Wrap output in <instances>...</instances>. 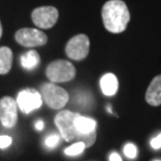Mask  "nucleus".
I'll list each match as a JSON object with an SVG mask.
<instances>
[{"mask_svg":"<svg viewBox=\"0 0 161 161\" xmlns=\"http://www.w3.org/2000/svg\"><path fill=\"white\" fill-rule=\"evenodd\" d=\"M102 18L108 31L112 34H120L128 26L130 12L122 0H109L102 8Z\"/></svg>","mask_w":161,"mask_h":161,"instance_id":"obj_1","label":"nucleus"},{"mask_svg":"<svg viewBox=\"0 0 161 161\" xmlns=\"http://www.w3.org/2000/svg\"><path fill=\"white\" fill-rule=\"evenodd\" d=\"M76 115H78V113H75V112L62 110L56 115L54 124H56L58 129H59L62 137L66 141H71L76 139L78 141L85 143L86 147H89L95 142L96 133L93 132V133L90 134H80L76 130L75 125Z\"/></svg>","mask_w":161,"mask_h":161,"instance_id":"obj_2","label":"nucleus"},{"mask_svg":"<svg viewBox=\"0 0 161 161\" xmlns=\"http://www.w3.org/2000/svg\"><path fill=\"white\" fill-rule=\"evenodd\" d=\"M42 99L51 109H62L69 101V94L62 87L54 83H45L41 88Z\"/></svg>","mask_w":161,"mask_h":161,"instance_id":"obj_3","label":"nucleus"},{"mask_svg":"<svg viewBox=\"0 0 161 161\" xmlns=\"http://www.w3.org/2000/svg\"><path fill=\"white\" fill-rule=\"evenodd\" d=\"M75 67L69 61L57 60L51 62L46 68V76L51 83H65L75 79Z\"/></svg>","mask_w":161,"mask_h":161,"instance_id":"obj_4","label":"nucleus"},{"mask_svg":"<svg viewBox=\"0 0 161 161\" xmlns=\"http://www.w3.org/2000/svg\"><path fill=\"white\" fill-rule=\"evenodd\" d=\"M89 48H90L89 38L86 35L80 34L72 37L68 41V43H67L65 47V53L69 59L80 61L84 60L88 56Z\"/></svg>","mask_w":161,"mask_h":161,"instance_id":"obj_5","label":"nucleus"},{"mask_svg":"<svg viewBox=\"0 0 161 161\" xmlns=\"http://www.w3.org/2000/svg\"><path fill=\"white\" fill-rule=\"evenodd\" d=\"M59 19V11L54 6H40L31 13V20L37 27L51 28Z\"/></svg>","mask_w":161,"mask_h":161,"instance_id":"obj_6","label":"nucleus"},{"mask_svg":"<svg viewBox=\"0 0 161 161\" xmlns=\"http://www.w3.org/2000/svg\"><path fill=\"white\" fill-rule=\"evenodd\" d=\"M15 39L19 44L24 47L43 46L47 43V36L43 31L36 28L25 27L19 30L15 34Z\"/></svg>","mask_w":161,"mask_h":161,"instance_id":"obj_7","label":"nucleus"},{"mask_svg":"<svg viewBox=\"0 0 161 161\" xmlns=\"http://www.w3.org/2000/svg\"><path fill=\"white\" fill-rule=\"evenodd\" d=\"M17 105L19 109L25 114H28L42 106V96L41 93L38 92L36 89H25L19 92L17 96Z\"/></svg>","mask_w":161,"mask_h":161,"instance_id":"obj_8","label":"nucleus"},{"mask_svg":"<svg viewBox=\"0 0 161 161\" xmlns=\"http://www.w3.org/2000/svg\"><path fill=\"white\" fill-rule=\"evenodd\" d=\"M18 120V105L11 96L0 99V122L5 128L15 127Z\"/></svg>","mask_w":161,"mask_h":161,"instance_id":"obj_9","label":"nucleus"},{"mask_svg":"<svg viewBox=\"0 0 161 161\" xmlns=\"http://www.w3.org/2000/svg\"><path fill=\"white\" fill-rule=\"evenodd\" d=\"M146 101L154 107L161 105V75L155 76L150 83L146 93Z\"/></svg>","mask_w":161,"mask_h":161,"instance_id":"obj_10","label":"nucleus"},{"mask_svg":"<svg viewBox=\"0 0 161 161\" xmlns=\"http://www.w3.org/2000/svg\"><path fill=\"white\" fill-rule=\"evenodd\" d=\"M101 89L107 96H112L118 90V80L113 73H106L101 79Z\"/></svg>","mask_w":161,"mask_h":161,"instance_id":"obj_11","label":"nucleus"},{"mask_svg":"<svg viewBox=\"0 0 161 161\" xmlns=\"http://www.w3.org/2000/svg\"><path fill=\"white\" fill-rule=\"evenodd\" d=\"M75 128L80 134H90L95 132L96 128V121L92 118L82 116V115L78 114L75 120Z\"/></svg>","mask_w":161,"mask_h":161,"instance_id":"obj_12","label":"nucleus"},{"mask_svg":"<svg viewBox=\"0 0 161 161\" xmlns=\"http://www.w3.org/2000/svg\"><path fill=\"white\" fill-rule=\"evenodd\" d=\"M13 64V51L11 48L0 47V75H6L9 72Z\"/></svg>","mask_w":161,"mask_h":161,"instance_id":"obj_13","label":"nucleus"},{"mask_svg":"<svg viewBox=\"0 0 161 161\" xmlns=\"http://www.w3.org/2000/svg\"><path fill=\"white\" fill-rule=\"evenodd\" d=\"M21 65L24 69L33 70L37 68L40 64V56L36 50H28L21 56Z\"/></svg>","mask_w":161,"mask_h":161,"instance_id":"obj_14","label":"nucleus"},{"mask_svg":"<svg viewBox=\"0 0 161 161\" xmlns=\"http://www.w3.org/2000/svg\"><path fill=\"white\" fill-rule=\"evenodd\" d=\"M86 149L85 143L80 142V141H76L75 143H73L72 146H70L69 147L65 149V154L68 156H78L80 154H82L84 152V150Z\"/></svg>","mask_w":161,"mask_h":161,"instance_id":"obj_15","label":"nucleus"},{"mask_svg":"<svg viewBox=\"0 0 161 161\" xmlns=\"http://www.w3.org/2000/svg\"><path fill=\"white\" fill-rule=\"evenodd\" d=\"M60 142V137L59 135L57 134H51L49 136H47L45 138V146H46L48 149H53V147H56L58 144Z\"/></svg>","mask_w":161,"mask_h":161,"instance_id":"obj_16","label":"nucleus"},{"mask_svg":"<svg viewBox=\"0 0 161 161\" xmlns=\"http://www.w3.org/2000/svg\"><path fill=\"white\" fill-rule=\"evenodd\" d=\"M125 155L130 159H133L137 156V147H135V144L133 143H128L125 144V149H124Z\"/></svg>","mask_w":161,"mask_h":161,"instance_id":"obj_17","label":"nucleus"},{"mask_svg":"<svg viewBox=\"0 0 161 161\" xmlns=\"http://www.w3.org/2000/svg\"><path fill=\"white\" fill-rule=\"evenodd\" d=\"M76 101H78V103H79L80 106H83V107H86V106L90 105V101H91V97H90L89 94L83 93V94H80L78 96Z\"/></svg>","mask_w":161,"mask_h":161,"instance_id":"obj_18","label":"nucleus"},{"mask_svg":"<svg viewBox=\"0 0 161 161\" xmlns=\"http://www.w3.org/2000/svg\"><path fill=\"white\" fill-rule=\"evenodd\" d=\"M12 137L8 136V135H1L0 136V149H6L12 144Z\"/></svg>","mask_w":161,"mask_h":161,"instance_id":"obj_19","label":"nucleus"},{"mask_svg":"<svg viewBox=\"0 0 161 161\" xmlns=\"http://www.w3.org/2000/svg\"><path fill=\"white\" fill-rule=\"evenodd\" d=\"M151 146H152L153 149H155V150L160 149L161 147V133L159 135H157L154 139H152V141H151Z\"/></svg>","mask_w":161,"mask_h":161,"instance_id":"obj_20","label":"nucleus"},{"mask_svg":"<svg viewBox=\"0 0 161 161\" xmlns=\"http://www.w3.org/2000/svg\"><path fill=\"white\" fill-rule=\"evenodd\" d=\"M109 160L110 161H122L121 160V157L119 156V154H117V153H112L110 157H109Z\"/></svg>","mask_w":161,"mask_h":161,"instance_id":"obj_21","label":"nucleus"},{"mask_svg":"<svg viewBox=\"0 0 161 161\" xmlns=\"http://www.w3.org/2000/svg\"><path fill=\"white\" fill-rule=\"evenodd\" d=\"M35 127L38 131H42L44 129V121L41 119H38L36 122H35Z\"/></svg>","mask_w":161,"mask_h":161,"instance_id":"obj_22","label":"nucleus"},{"mask_svg":"<svg viewBox=\"0 0 161 161\" xmlns=\"http://www.w3.org/2000/svg\"><path fill=\"white\" fill-rule=\"evenodd\" d=\"M2 36V25H1V22H0V38Z\"/></svg>","mask_w":161,"mask_h":161,"instance_id":"obj_23","label":"nucleus"},{"mask_svg":"<svg viewBox=\"0 0 161 161\" xmlns=\"http://www.w3.org/2000/svg\"><path fill=\"white\" fill-rule=\"evenodd\" d=\"M156 161H160V160H156Z\"/></svg>","mask_w":161,"mask_h":161,"instance_id":"obj_24","label":"nucleus"}]
</instances>
